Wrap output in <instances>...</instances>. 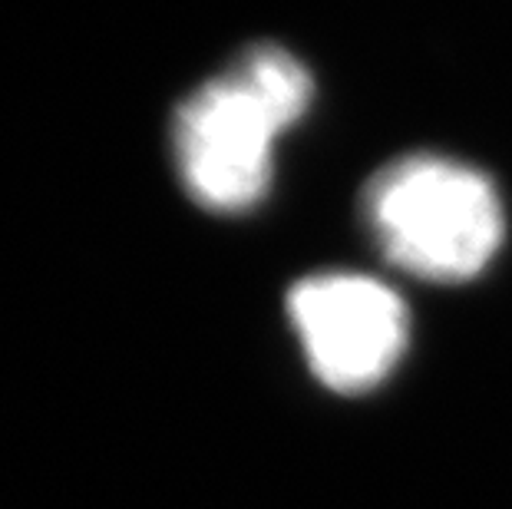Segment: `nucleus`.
I'll return each mask as SVG.
<instances>
[{"label":"nucleus","instance_id":"nucleus-1","mask_svg":"<svg viewBox=\"0 0 512 509\" xmlns=\"http://www.w3.org/2000/svg\"><path fill=\"white\" fill-rule=\"evenodd\" d=\"M314 96L308 63L281 43H255L195 86L172 119L185 196L212 215L255 212L275 186L278 139L308 119Z\"/></svg>","mask_w":512,"mask_h":509},{"label":"nucleus","instance_id":"nucleus-2","mask_svg":"<svg viewBox=\"0 0 512 509\" xmlns=\"http://www.w3.org/2000/svg\"><path fill=\"white\" fill-rule=\"evenodd\" d=\"M361 222L403 275L460 285L496 262L509 219L489 172L456 156L407 153L367 176Z\"/></svg>","mask_w":512,"mask_h":509},{"label":"nucleus","instance_id":"nucleus-3","mask_svg":"<svg viewBox=\"0 0 512 509\" xmlns=\"http://www.w3.org/2000/svg\"><path fill=\"white\" fill-rule=\"evenodd\" d=\"M288 318L314 377L337 394L374 391L410 344L403 298L361 272H314L294 281Z\"/></svg>","mask_w":512,"mask_h":509}]
</instances>
